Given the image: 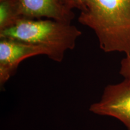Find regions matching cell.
<instances>
[{
    "instance_id": "cell-1",
    "label": "cell",
    "mask_w": 130,
    "mask_h": 130,
    "mask_svg": "<svg viewBox=\"0 0 130 130\" xmlns=\"http://www.w3.org/2000/svg\"><path fill=\"white\" fill-rule=\"evenodd\" d=\"M78 22L95 32L105 53L130 56V0H81Z\"/></svg>"
},
{
    "instance_id": "cell-2",
    "label": "cell",
    "mask_w": 130,
    "mask_h": 130,
    "mask_svg": "<svg viewBox=\"0 0 130 130\" xmlns=\"http://www.w3.org/2000/svg\"><path fill=\"white\" fill-rule=\"evenodd\" d=\"M81 31L71 22L51 19H22L0 31V38L12 39L44 47L48 58L61 62L67 51L74 50Z\"/></svg>"
},
{
    "instance_id": "cell-3",
    "label": "cell",
    "mask_w": 130,
    "mask_h": 130,
    "mask_svg": "<svg viewBox=\"0 0 130 130\" xmlns=\"http://www.w3.org/2000/svg\"><path fill=\"white\" fill-rule=\"evenodd\" d=\"M89 110L100 116L113 117L130 130V82L126 79L104 88L100 101L90 105Z\"/></svg>"
},
{
    "instance_id": "cell-4",
    "label": "cell",
    "mask_w": 130,
    "mask_h": 130,
    "mask_svg": "<svg viewBox=\"0 0 130 130\" xmlns=\"http://www.w3.org/2000/svg\"><path fill=\"white\" fill-rule=\"evenodd\" d=\"M38 55L48 57L49 52L44 47L12 39L0 38V86L15 74L24 60Z\"/></svg>"
},
{
    "instance_id": "cell-5",
    "label": "cell",
    "mask_w": 130,
    "mask_h": 130,
    "mask_svg": "<svg viewBox=\"0 0 130 130\" xmlns=\"http://www.w3.org/2000/svg\"><path fill=\"white\" fill-rule=\"evenodd\" d=\"M22 19H40L71 22L75 18L73 10L61 0H19Z\"/></svg>"
},
{
    "instance_id": "cell-6",
    "label": "cell",
    "mask_w": 130,
    "mask_h": 130,
    "mask_svg": "<svg viewBox=\"0 0 130 130\" xmlns=\"http://www.w3.org/2000/svg\"><path fill=\"white\" fill-rule=\"evenodd\" d=\"M19 0H0V31L22 19Z\"/></svg>"
},
{
    "instance_id": "cell-7",
    "label": "cell",
    "mask_w": 130,
    "mask_h": 130,
    "mask_svg": "<svg viewBox=\"0 0 130 130\" xmlns=\"http://www.w3.org/2000/svg\"><path fill=\"white\" fill-rule=\"evenodd\" d=\"M119 73L124 79L130 82V56L125 57L121 61Z\"/></svg>"
},
{
    "instance_id": "cell-8",
    "label": "cell",
    "mask_w": 130,
    "mask_h": 130,
    "mask_svg": "<svg viewBox=\"0 0 130 130\" xmlns=\"http://www.w3.org/2000/svg\"><path fill=\"white\" fill-rule=\"evenodd\" d=\"M61 1L65 6L72 10L77 9L81 10L82 9V3L81 0H61Z\"/></svg>"
}]
</instances>
